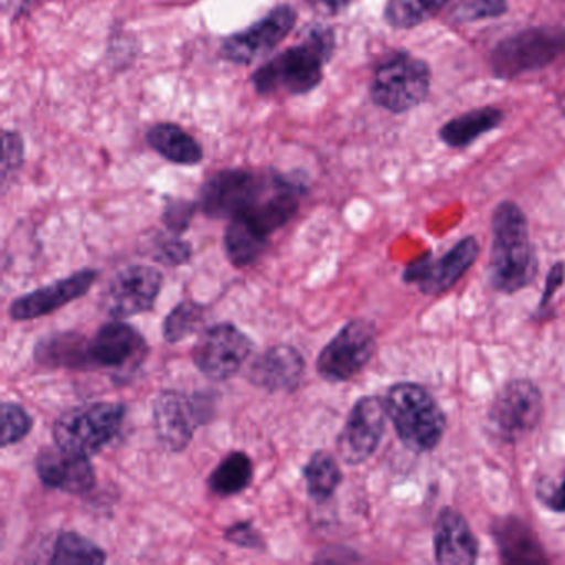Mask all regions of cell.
<instances>
[{
    "instance_id": "6da1fadb",
    "label": "cell",
    "mask_w": 565,
    "mask_h": 565,
    "mask_svg": "<svg viewBox=\"0 0 565 565\" xmlns=\"http://www.w3.org/2000/svg\"><path fill=\"white\" fill-rule=\"evenodd\" d=\"M335 35L329 28H312L300 44L280 52L254 72L250 82L263 97L284 94L290 97L316 90L323 67L332 58Z\"/></svg>"
},
{
    "instance_id": "7a4b0ae2",
    "label": "cell",
    "mask_w": 565,
    "mask_h": 565,
    "mask_svg": "<svg viewBox=\"0 0 565 565\" xmlns=\"http://www.w3.org/2000/svg\"><path fill=\"white\" fill-rule=\"evenodd\" d=\"M491 284L502 294L525 289L537 273L529 224L518 204L505 201L492 216Z\"/></svg>"
},
{
    "instance_id": "3957f363",
    "label": "cell",
    "mask_w": 565,
    "mask_h": 565,
    "mask_svg": "<svg viewBox=\"0 0 565 565\" xmlns=\"http://www.w3.org/2000/svg\"><path fill=\"white\" fill-rule=\"evenodd\" d=\"M386 415L399 441L415 452H428L443 439L446 416L428 390L412 382H399L386 390Z\"/></svg>"
},
{
    "instance_id": "277c9868",
    "label": "cell",
    "mask_w": 565,
    "mask_h": 565,
    "mask_svg": "<svg viewBox=\"0 0 565 565\" xmlns=\"http://www.w3.org/2000/svg\"><path fill=\"white\" fill-rule=\"evenodd\" d=\"M125 416L127 406L117 402L75 406L55 419L52 438L58 448L90 458L120 435Z\"/></svg>"
},
{
    "instance_id": "5b68a950",
    "label": "cell",
    "mask_w": 565,
    "mask_h": 565,
    "mask_svg": "<svg viewBox=\"0 0 565 565\" xmlns=\"http://www.w3.org/2000/svg\"><path fill=\"white\" fill-rule=\"evenodd\" d=\"M280 173L223 170L207 178L198 206L211 220H234L256 207L279 183Z\"/></svg>"
},
{
    "instance_id": "8992f818",
    "label": "cell",
    "mask_w": 565,
    "mask_h": 565,
    "mask_svg": "<svg viewBox=\"0 0 565 565\" xmlns=\"http://www.w3.org/2000/svg\"><path fill=\"white\" fill-rule=\"evenodd\" d=\"M216 395L196 392L193 395L164 390L153 402V426L158 441L167 451L181 452L193 441L200 426L213 419Z\"/></svg>"
},
{
    "instance_id": "52a82bcc",
    "label": "cell",
    "mask_w": 565,
    "mask_h": 565,
    "mask_svg": "<svg viewBox=\"0 0 565 565\" xmlns=\"http://www.w3.org/2000/svg\"><path fill=\"white\" fill-rule=\"evenodd\" d=\"M429 68L408 54H395L376 67L372 98L379 107L403 114L418 107L429 92Z\"/></svg>"
},
{
    "instance_id": "ba28073f",
    "label": "cell",
    "mask_w": 565,
    "mask_h": 565,
    "mask_svg": "<svg viewBox=\"0 0 565 565\" xmlns=\"http://www.w3.org/2000/svg\"><path fill=\"white\" fill-rule=\"evenodd\" d=\"M544 413L541 390L531 380L505 383L489 408L492 431L504 443H518L537 428Z\"/></svg>"
},
{
    "instance_id": "9c48e42d",
    "label": "cell",
    "mask_w": 565,
    "mask_h": 565,
    "mask_svg": "<svg viewBox=\"0 0 565 565\" xmlns=\"http://www.w3.org/2000/svg\"><path fill=\"white\" fill-rule=\"evenodd\" d=\"M375 352V326L365 319L352 320L323 347L317 359V372L326 382H349L369 365Z\"/></svg>"
},
{
    "instance_id": "30bf717a",
    "label": "cell",
    "mask_w": 565,
    "mask_h": 565,
    "mask_svg": "<svg viewBox=\"0 0 565 565\" xmlns=\"http://www.w3.org/2000/svg\"><path fill=\"white\" fill-rule=\"evenodd\" d=\"M254 342L239 327L221 322L201 333L193 347L194 366L213 382H227L253 355Z\"/></svg>"
},
{
    "instance_id": "8fae6325",
    "label": "cell",
    "mask_w": 565,
    "mask_h": 565,
    "mask_svg": "<svg viewBox=\"0 0 565 565\" xmlns=\"http://www.w3.org/2000/svg\"><path fill=\"white\" fill-rule=\"evenodd\" d=\"M164 277L150 264H131L118 270L102 292L100 306L111 319L150 312L163 289Z\"/></svg>"
},
{
    "instance_id": "7c38bea8",
    "label": "cell",
    "mask_w": 565,
    "mask_h": 565,
    "mask_svg": "<svg viewBox=\"0 0 565 565\" xmlns=\"http://www.w3.org/2000/svg\"><path fill=\"white\" fill-rule=\"evenodd\" d=\"M565 51V32L531 29L508 39L492 54V71L498 77L514 78L545 67Z\"/></svg>"
},
{
    "instance_id": "4fadbf2b",
    "label": "cell",
    "mask_w": 565,
    "mask_h": 565,
    "mask_svg": "<svg viewBox=\"0 0 565 565\" xmlns=\"http://www.w3.org/2000/svg\"><path fill=\"white\" fill-rule=\"evenodd\" d=\"M297 24V11L289 4L277 6L266 18L231 35L221 45V57L234 65H250L270 54L289 38Z\"/></svg>"
},
{
    "instance_id": "5bb4252c",
    "label": "cell",
    "mask_w": 565,
    "mask_h": 565,
    "mask_svg": "<svg viewBox=\"0 0 565 565\" xmlns=\"http://www.w3.org/2000/svg\"><path fill=\"white\" fill-rule=\"evenodd\" d=\"M385 402L369 395L356 399L337 438V451L345 465L359 466L372 458L386 429Z\"/></svg>"
},
{
    "instance_id": "9a60e30c",
    "label": "cell",
    "mask_w": 565,
    "mask_h": 565,
    "mask_svg": "<svg viewBox=\"0 0 565 565\" xmlns=\"http://www.w3.org/2000/svg\"><path fill=\"white\" fill-rule=\"evenodd\" d=\"M478 257V241L471 236L465 237L439 259L428 256L408 264L403 273V280L406 284H416L426 296H439L452 289L471 269Z\"/></svg>"
},
{
    "instance_id": "2e32d148",
    "label": "cell",
    "mask_w": 565,
    "mask_h": 565,
    "mask_svg": "<svg viewBox=\"0 0 565 565\" xmlns=\"http://www.w3.org/2000/svg\"><path fill=\"white\" fill-rule=\"evenodd\" d=\"M97 279V269L77 270L72 276L62 277L12 300L9 306V316L15 322H28V320L51 316L62 307L87 296Z\"/></svg>"
},
{
    "instance_id": "e0dca14e",
    "label": "cell",
    "mask_w": 565,
    "mask_h": 565,
    "mask_svg": "<svg viewBox=\"0 0 565 565\" xmlns=\"http://www.w3.org/2000/svg\"><path fill=\"white\" fill-rule=\"evenodd\" d=\"M35 472L45 488L65 494L84 495L97 484V472L90 458L65 451L57 445L39 451L35 456Z\"/></svg>"
},
{
    "instance_id": "ac0fdd59",
    "label": "cell",
    "mask_w": 565,
    "mask_h": 565,
    "mask_svg": "<svg viewBox=\"0 0 565 565\" xmlns=\"http://www.w3.org/2000/svg\"><path fill=\"white\" fill-rule=\"evenodd\" d=\"M148 345L140 332L130 323L115 319L105 323L90 340V355L95 370H128L140 366Z\"/></svg>"
},
{
    "instance_id": "d6986e66",
    "label": "cell",
    "mask_w": 565,
    "mask_h": 565,
    "mask_svg": "<svg viewBox=\"0 0 565 565\" xmlns=\"http://www.w3.org/2000/svg\"><path fill=\"white\" fill-rule=\"evenodd\" d=\"M306 373V359L296 347L279 343L269 347L250 362L247 382L267 393H294Z\"/></svg>"
},
{
    "instance_id": "ffe728a7",
    "label": "cell",
    "mask_w": 565,
    "mask_h": 565,
    "mask_svg": "<svg viewBox=\"0 0 565 565\" xmlns=\"http://www.w3.org/2000/svg\"><path fill=\"white\" fill-rule=\"evenodd\" d=\"M433 537L438 564L471 565L478 561V539L472 534L465 515L456 509H441L436 519Z\"/></svg>"
},
{
    "instance_id": "44dd1931",
    "label": "cell",
    "mask_w": 565,
    "mask_h": 565,
    "mask_svg": "<svg viewBox=\"0 0 565 565\" xmlns=\"http://www.w3.org/2000/svg\"><path fill=\"white\" fill-rule=\"evenodd\" d=\"M34 360L47 369L95 370L90 340L78 332H55L42 337L35 345Z\"/></svg>"
},
{
    "instance_id": "7402d4cb",
    "label": "cell",
    "mask_w": 565,
    "mask_h": 565,
    "mask_svg": "<svg viewBox=\"0 0 565 565\" xmlns=\"http://www.w3.org/2000/svg\"><path fill=\"white\" fill-rule=\"evenodd\" d=\"M495 545L502 562L508 564H541L547 562L537 535L521 519L502 518L492 525Z\"/></svg>"
},
{
    "instance_id": "603a6c76",
    "label": "cell",
    "mask_w": 565,
    "mask_h": 565,
    "mask_svg": "<svg viewBox=\"0 0 565 565\" xmlns=\"http://www.w3.org/2000/svg\"><path fill=\"white\" fill-rule=\"evenodd\" d=\"M147 141L161 158L180 167H196L204 158L201 143L174 124L153 125L147 131Z\"/></svg>"
},
{
    "instance_id": "cb8c5ba5",
    "label": "cell",
    "mask_w": 565,
    "mask_h": 565,
    "mask_svg": "<svg viewBox=\"0 0 565 565\" xmlns=\"http://www.w3.org/2000/svg\"><path fill=\"white\" fill-rule=\"evenodd\" d=\"M269 247V236L260 233L244 217H234L224 233V253L234 267L253 266Z\"/></svg>"
},
{
    "instance_id": "d4e9b609",
    "label": "cell",
    "mask_w": 565,
    "mask_h": 565,
    "mask_svg": "<svg viewBox=\"0 0 565 565\" xmlns=\"http://www.w3.org/2000/svg\"><path fill=\"white\" fill-rule=\"evenodd\" d=\"M254 479L253 459L247 452L233 451L221 459L207 479V486L220 498H233L249 488Z\"/></svg>"
},
{
    "instance_id": "484cf974",
    "label": "cell",
    "mask_w": 565,
    "mask_h": 565,
    "mask_svg": "<svg viewBox=\"0 0 565 565\" xmlns=\"http://www.w3.org/2000/svg\"><path fill=\"white\" fill-rule=\"evenodd\" d=\"M502 121L498 108H478L446 124L441 128V140L452 148H465L478 140L481 135L494 130Z\"/></svg>"
},
{
    "instance_id": "4316f807",
    "label": "cell",
    "mask_w": 565,
    "mask_h": 565,
    "mask_svg": "<svg viewBox=\"0 0 565 565\" xmlns=\"http://www.w3.org/2000/svg\"><path fill=\"white\" fill-rule=\"evenodd\" d=\"M302 476L306 479L307 494L316 502L329 501L343 481L342 469L335 456L323 449L310 456L302 468Z\"/></svg>"
},
{
    "instance_id": "83f0119b",
    "label": "cell",
    "mask_w": 565,
    "mask_h": 565,
    "mask_svg": "<svg viewBox=\"0 0 565 565\" xmlns=\"http://www.w3.org/2000/svg\"><path fill=\"white\" fill-rule=\"evenodd\" d=\"M51 564L100 565L107 562V552L78 532H62L52 548Z\"/></svg>"
},
{
    "instance_id": "f1b7e54d",
    "label": "cell",
    "mask_w": 565,
    "mask_h": 565,
    "mask_svg": "<svg viewBox=\"0 0 565 565\" xmlns=\"http://www.w3.org/2000/svg\"><path fill=\"white\" fill-rule=\"evenodd\" d=\"M449 0H388L385 21L395 29H413L435 18Z\"/></svg>"
},
{
    "instance_id": "f546056e",
    "label": "cell",
    "mask_w": 565,
    "mask_h": 565,
    "mask_svg": "<svg viewBox=\"0 0 565 565\" xmlns=\"http://www.w3.org/2000/svg\"><path fill=\"white\" fill-rule=\"evenodd\" d=\"M206 309L191 299L181 300L168 313L163 322V337L168 343L183 342L200 330Z\"/></svg>"
},
{
    "instance_id": "4dcf8cb0",
    "label": "cell",
    "mask_w": 565,
    "mask_h": 565,
    "mask_svg": "<svg viewBox=\"0 0 565 565\" xmlns=\"http://www.w3.org/2000/svg\"><path fill=\"white\" fill-rule=\"evenodd\" d=\"M34 428V418L31 413L15 402H6L2 405V448L18 445L28 438Z\"/></svg>"
},
{
    "instance_id": "1f68e13d",
    "label": "cell",
    "mask_w": 565,
    "mask_h": 565,
    "mask_svg": "<svg viewBox=\"0 0 565 565\" xmlns=\"http://www.w3.org/2000/svg\"><path fill=\"white\" fill-rule=\"evenodd\" d=\"M153 257L164 266L178 267L188 264L193 257V247L178 234L170 233L157 237L153 244Z\"/></svg>"
},
{
    "instance_id": "d6a6232c",
    "label": "cell",
    "mask_w": 565,
    "mask_h": 565,
    "mask_svg": "<svg viewBox=\"0 0 565 565\" xmlns=\"http://www.w3.org/2000/svg\"><path fill=\"white\" fill-rule=\"evenodd\" d=\"M25 160L24 138L18 131L6 130L2 135V188L8 190L11 178L21 170Z\"/></svg>"
},
{
    "instance_id": "836d02e7",
    "label": "cell",
    "mask_w": 565,
    "mask_h": 565,
    "mask_svg": "<svg viewBox=\"0 0 565 565\" xmlns=\"http://www.w3.org/2000/svg\"><path fill=\"white\" fill-rule=\"evenodd\" d=\"M198 210H200V206L193 201L181 200V198L168 200L163 211L164 226L170 233L181 236L190 230L191 221H193Z\"/></svg>"
},
{
    "instance_id": "e575fe53",
    "label": "cell",
    "mask_w": 565,
    "mask_h": 565,
    "mask_svg": "<svg viewBox=\"0 0 565 565\" xmlns=\"http://www.w3.org/2000/svg\"><path fill=\"white\" fill-rule=\"evenodd\" d=\"M224 541L246 551L264 552L267 548L266 537L249 521L236 522L224 531Z\"/></svg>"
},
{
    "instance_id": "d590c367",
    "label": "cell",
    "mask_w": 565,
    "mask_h": 565,
    "mask_svg": "<svg viewBox=\"0 0 565 565\" xmlns=\"http://www.w3.org/2000/svg\"><path fill=\"white\" fill-rule=\"evenodd\" d=\"M504 11V0H459L455 8L456 18L462 21L495 18Z\"/></svg>"
},
{
    "instance_id": "8d00e7d4",
    "label": "cell",
    "mask_w": 565,
    "mask_h": 565,
    "mask_svg": "<svg viewBox=\"0 0 565 565\" xmlns=\"http://www.w3.org/2000/svg\"><path fill=\"white\" fill-rule=\"evenodd\" d=\"M565 282V264L555 263L552 269L548 270L547 279H545L544 294L541 297V303H539V316H547L548 303L554 299L555 292L561 289L562 284Z\"/></svg>"
},
{
    "instance_id": "74e56055",
    "label": "cell",
    "mask_w": 565,
    "mask_h": 565,
    "mask_svg": "<svg viewBox=\"0 0 565 565\" xmlns=\"http://www.w3.org/2000/svg\"><path fill=\"white\" fill-rule=\"evenodd\" d=\"M544 504L554 512H565V472L561 482L541 495Z\"/></svg>"
},
{
    "instance_id": "f35d334b",
    "label": "cell",
    "mask_w": 565,
    "mask_h": 565,
    "mask_svg": "<svg viewBox=\"0 0 565 565\" xmlns=\"http://www.w3.org/2000/svg\"><path fill=\"white\" fill-rule=\"evenodd\" d=\"M323 8L329 9L332 14H339V12L345 11L349 8L352 0H319Z\"/></svg>"
}]
</instances>
